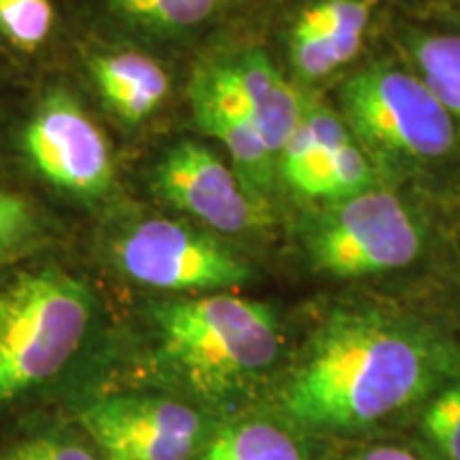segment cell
Wrapping results in <instances>:
<instances>
[{"label":"cell","instance_id":"8992f818","mask_svg":"<svg viewBox=\"0 0 460 460\" xmlns=\"http://www.w3.org/2000/svg\"><path fill=\"white\" fill-rule=\"evenodd\" d=\"M115 258L128 278L158 290H226L252 278L250 264L220 241L164 217L130 228Z\"/></svg>","mask_w":460,"mask_h":460},{"label":"cell","instance_id":"ba28073f","mask_svg":"<svg viewBox=\"0 0 460 460\" xmlns=\"http://www.w3.org/2000/svg\"><path fill=\"white\" fill-rule=\"evenodd\" d=\"M26 156L49 183L79 197L111 186L113 160L102 130L65 90L41 101L22 135Z\"/></svg>","mask_w":460,"mask_h":460},{"label":"cell","instance_id":"7402d4cb","mask_svg":"<svg viewBox=\"0 0 460 460\" xmlns=\"http://www.w3.org/2000/svg\"><path fill=\"white\" fill-rule=\"evenodd\" d=\"M354 460H420V458H416L413 454L405 450H399V447H376V450L360 454V456Z\"/></svg>","mask_w":460,"mask_h":460},{"label":"cell","instance_id":"9c48e42d","mask_svg":"<svg viewBox=\"0 0 460 460\" xmlns=\"http://www.w3.org/2000/svg\"><path fill=\"white\" fill-rule=\"evenodd\" d=\"M85 433L107 460H190L200 420L190 407L158 396H111L82 413Z\"/></svg>","mask_w":460,"mask_h":460},{"label":"cell","instance_id":"4fadbf2b","mask_svg":"<svg viewBox=\"0 0 460 460\" xmlns=\"http://www.w3.org/2000/svg\"><path fill=\"white\" fill-rule=\"evenodd\" d=\"M90 71L109 109L126 124L152 118L171 90V79L160 62L137 51L99 56Z\"/></svg>","mask_w":460,"mask_h":460},{"label":"cell","instance_id":"277c9868","mask_svg":"<svg viewBox=\"0 0 460 460\" xmlns=\"http://www.w3.org/2000/svg\"><path fill=\"white\" fill-rule=\"evenodd\" d=\"M92 296L60 271L24 273L0 290V407L48 382L82 345Z\"/></svg>","mask_w":460,"mask_h":460},{"label":"cell","instance_id":"7c38bea8","mask_svg":"<svg viewBox=\"0 0 460 460\" xmlns=\"http://www.w3.org/2000/svg\"><path fill=\"white\" fill-rule=\"evenodd\" d=\"M188 94L199 128L222 143L245 188L258 200L271 205V192L279 181L278 158L264 143L245 109L211 77L205 66L194 71Z\"/></svg>","mask_w":460,"mask_h":460},{"label":"cell","instance_id":"6da1fadb","mask_svg":"<svg viewBox=\"0 0 460 460\" xmlns=\"http://www.w3.org/2000/svg\"><path fill=\"white\" fill-rule=\"evenodd\" d=\"M427 331L376 309L331 315L281 390L288 418L315 430H356L424 399L446 369Z\"/></svg>","mask_w":460,"mask_h":460},{"label":"cell","instance_id":"9a60e30c","mask_svg":"<svg viewBox=\"0 0 460 460\" xmlns=\"http://www.w3.org/2000/svg\"><path fill=\"white\" fill-rule=\"evenodd\" d=\"M200 460H303V454L275 424L241 422L220 430Z\"/></svg>","mask_w":460,"mask_h":460},{"label":"cell","instance_id":"3957f363","mask_svg":"<svg viewBox=\"0 0 460 460\" xmlns=\"http://www.w3.org/2000/svg\"><path fill=\"white\" fill-rule=\"evenodd\" d=\"M164 358L199 393L224 396L245 386L279 354L273 314L233 295L180 298L160 305Z\"/></svg>","mask_w":460,"mask_h":460},{"label":"cell","instance_id":"7a4b0ae2","mask_svg":"<svg viewBox=\"0 0 460 460\" xmlns=\"http://www.w3.org/2000/svg\"><path fill=\"white\" fill-rule=\"evenodd\" d=\"M335 109L382 172H411L460 156V130L399 56L345 73Z\"/></svg>","mask_w":460,"mask_h":460},{"label":"cell","instance_id":"5b68a950","mask_svg":"<svg viewBox=\"0 0 460 460\" xmlns=\"http://www.w3.org/2000/svg\"><path fill=\"white\" fill-rule=\"evenodd\" d=\"M424 230L399 194L377 186L324 203L305 220L303 247L315 271L360 279L401 271L420 258Z\"/></svg>","mask_w":460,"mask_h":460},{"label":"cell","instance_id":"52a82bcc","mask_svg":"<svg viewBox=\"0 0 460 460\" xmlns=\"http://www.w3.org/2000/svg\"><path fill=\"white\" fill-rule=\"evenodd\" d=\"M152 186L175 209L186 211L217 233L241 234L271 224V207L258 200L214 149L181 139L154 166Z\"/></svg>","mask_w":460,"mask_h":460},{"label":"cell","instance_id":"44dd1931","mask_svg":"<svg viewBox=\"0 0 460 460\" xmlns=\"http://www.w3.org/2000/svg\"><path fill=\"white\" fill-rule=\"evenodd\" d=\"M32 226V209L20 194L0 190V250L20 241Z\"/></svg>","mask_w":460,"mask_h":460},{"label":"cell","instance_id":"e0dca14e","mask_svg":"<svg viewBox=\"0 0 460 460\" xmlns=\"http://www.w3.org/2000/svg\"><path fill=\"white\" fill-rule=\"evenodd\" d=\"M222 0H111L119 13L137 24L163 32H186L216 15Z\"/></svg>","mask_w":460,"mask_h":460},{"label":"cell","instance_id":"5bb4252c","mask_svg":"<svg viewBox=\"0 0 460 460\" xmlns=\"http://www.w3.org/2000/svg\"><path fill=\"white\" fill-rule=\"evenodd\" d=\"M394 45L460 130V28L405 22L394 31Z\"/></svg>","mask_w":460,"mask_h":460},{"label":"cell","instance_id":"30bf717a","mask_svg":"<svg viewBox=\"0 0 460 460\" xmlns=\"http://www.w3.org/2000/svg\"><path fill=\"white\" fill-rule=\"evenodd\" d=\"M386 0H307L288 28L292 79L305 90L341 75L365 49Z\"/></svg>","mask_w":460,"mask_h":460},{"label":"cell","instance_id":"d6986e66","mask_svg":"<svg viewBox=\"0 0 460 460\" xmlns=\"http://www.w3.org/2000/svg\"><path fill=\"white\" fill-rule=\"evenodd\" d=\"M422 430L446 460H460V379L430 399Z\"/></svg>","mask_w":460,"mask_h":460},{"label":"cell","instance_id":"ffe728a7","mask_svg":"<svg viewBox=\"0 0 460 460\" xmlns=\"http://www.w3.org/2000/svg\"><path fill=\"white\" fill-rule=\"evenodd\" d=\"M0 460H99L88 447L58 437H39L0 454Z\"/></svg>","mask_w":460,"mask_h":460},{"label":"cell","instance_id":"ac0fdd59","mask_svg":"<svg viewBox=\"0 0 460 460\" xmlns=\"http://www.w3.org/2000/svg\"><path fill=\"white\" fill-rule=\"evenodd\" d=\"M54 26L51 0H0V34L15 48L32 51Z\"/></svg>","mask_w":460,"mask_h":460},{"label":"cell","instance_id":"2e32d148","mask_svg":"<svg viewBox=\"0 0 460 460\" xmlns=\"http://www.w3.org/2000/svg\"><path fill=\"white\" fill-rule=\"evenodd\" d=\"M379 186V171L369 154L362 149L352 130L332 149L324 175H322L318 200L335 203V200L352 199L356 194Z\"/></svg>","mask_w":460,"mask_h":460},{"label":"cell","instance_id":"8fae6325","mask_svg":"<svg viewBox=\"0 0 460 460\" xmlns=\"http://www.w3.org/2000/svg\"><path fill=\"white\" fill-rule=\"evenodd\" d=\"M211 77L245 109L279 160L281 149L301 122L309 94L261 48H241L203 65Z\"/></svg>","mask_w":460,"mask_h":460}]
</instances>
